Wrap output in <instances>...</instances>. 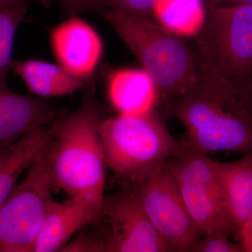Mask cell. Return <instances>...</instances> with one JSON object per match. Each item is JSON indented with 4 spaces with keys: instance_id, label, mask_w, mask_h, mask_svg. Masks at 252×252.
<instances>
[{
    "instance_id": "6da1fadb",
    "label": "cell",
    "mask_w": 252,
    "mask_h": 252,
    "mask_svg": "<svg viewBox=\"0 0 252 252\" xmlns=\"http://www.w3.org/2000/svg\"><path fill=\"white\" fill-rule=\"evenodd\" d=\"M167 115L180 121L186 142L200 152H252V121L238 91L200 60L196 84Z\"/></svg>"
},
{
    "instance_id": "7a4b0ae2",
    "label": "cell",
    "mask_w": 252,
    "mask_h": 252,
    "mask_svg": "<svg viewBox=\"0 0 252 252\" xmlns=\"http://www.w3.org/2000/svg\"><path fill=\"white\" fill-rule=\"evenodd\" d=\"M99 13L152 78L158 91V109L167 115L198 81L200 60L191 43L167 31L153 18L109 10Z\"/></svg>"
},
{
    "instance_id": "3957f363",
    "label": "cell",
    "mask_w": 252,
    "mask_h": 252,
    "mask_svg": "<svg viewBox=\"0 0 252 252\" xmlns=\"http://www.w3.org/2000/svg\"><path fill=\"white\" fill-rule=\"evenodd\" d=\"M93 89L86 91L76 112L63 114L52 127L50 150L53 188L69 197L86 195L102 202L105 166L99 125L103 119Z\"/></svg>"
},
{
    "instance_id": "277c9868",
    "label": "cell",
    "mask_w": 252,
    "mask_h": 252,
    "mask_svg": "<svg viewBox=\"0 0 252 252\" xmlns=\"http://www.w3.org/2000/svg\"><path fill=\"white\" fill-rule=\"evenodd\" d=\"M99 137L106 165L124 185L142 180L187 145L186 141L176 140L170 133L157 110L103 119Z\"/></svg>"
},
{
    "instance_id": "5b68a950",
    "label": "cell",
    "mask_w": 252,
    "mask_h": 252,
    "mask_svg": "<svg viewBox=\"0 0 252 252\" xmlns=\"http://www.w3.org/2000/svg\"><path fill=\"white\" fill-rule=\"evenodd\" d=\"M199 59L239 92L252 76V4L208 9L200 34L191 39Z\"/></svg>"
},
{
    "instance_id": "8992f818",
    "label": "cell",
    "mask_w": 252,
    "mask_h": 252,
    "mask_svg": "<svg viewBox=\"0 0 252 252\" xmlns=\"http://www.w3.org/2000/svg\"><path fill=\"white\" fill-rule=\"evenodd\" d=\"M51 144L33 161L26 177L15 186L0 207V252H33L54 200L51 195Z\"/></svg>"
},
{
    "instance_id": "52a82bcc",
    "label": "cell",
    "mask_w": 252,
    "mask_h": 252,
    "mask_svg": "<svg viewBox=\"0 0 252 252\" xmlns=\"http://www.w3.org/2000/svg\"><path fill=\"white\" fill-rule=\"evenodd\" d=\"M166 163L200 234L221 233L236 236L238 228L228 211L212 159L187 142L183 151Z\"/></svg>"
},
{
    "instance_id": "ba28073f",
    "label": "cell",
    "mask_w": 252,
    "mask_h": 252,
    "mask_svg": "<svg viewBox=\"0 0 252 252\" xmlns=\"http://www.w3.org/2000/svg\"><path fill=\"white\" fill-rule=\"evenodd\" d=\"M135 194L170 252H187L202 236L194 223L166 162L142 180L124 185Z\"/></svg>"
},
{
    "instance_id": "9c48e42d",
    "label": "cell",
    "mask_w": 252,
    "mask_h": 252,
    "mask_svg": "<svg viewBox=\"0 0 252 252\" xmlns=\"http://www.w3.org/2000/svg\"><path fill=\"white\" fill-rule=\"evenodd\" d=\"M124 188L102 200V228L92 233L97 252H170L135 194Z\"/></svg>"
},
{
    "instance_id": "30bf717a",
    "label": "cell",
    "mask_w": 252,
    "mask_h": 252,
    "mask_svg": "<svg viewBox=\"0 0 252 252\" xmlns=\"http://www.w3.org/2000/svg\"><path fill=\"white\" fill-rule=\"evenodd\" d=\"M50 42L60 65L72 75L87 80L102 59V39L90 24L77 16L53 28Z\"/></svg>"
},
{
    "instance_id": "8fae6325",
    "label": "cell",
    "mask_w": 252,
    "mask_h": 252,
    "mask_svg": "<svg viewBox=\"0 0 252 252\" xmlns=\"http://www.w3.org/2000/svg\"><path fill=\"white\" fill-rule=\"evenodd\" d=\"M63 114L43 98L17 94L0 84V161L26 133L52 125Z\"/></svg>"
},
{
    "instance_id": "7c38bea8",
    "label": "cell",
    "mask_w": 252,
    "mask_h": 252,
    "mask_svg": "<svg viewBox=\"0 0 252 252\" xmlns=\"http://www.w3.org/2000/svg\"><path fill=\"white\" fill-rule=\"evenodd\" d=\"M102 202L89 195L70 197L63 203H51L33 252H61L77 232L101 216Z\"/></svg>"
},
{
    "instance_id": "4fadbf2b",
    "label": "cell",
    "mask_w": 252,
    "mask_h": 252,
    "mask_svg": "<svg viewBox=\"0 0 252 252\" xmlns=\"http://www.w3.org/2000/svg\"><path fill=\"white\" fill-rule=\"evenodd\" d=\"M107 90L109 101L119 114L140 115L157 110L158 91L143 68H127L112 73Z\"/></svg>"
},
{
    "instance_id": "5bb4252c",
    "label": "cell",
    "mask_w": 252,
    "mask_h": 252,
    "mask_svg": "<svg viewBox=\"0 0 252 252\" xmlns=\"http://www.w3.org/2000/svg\"><path fill=\"white\" fill-rule=\"evenodd\" d=\"M212 165L228 211L240 230L252 212V152L234 162L212 160Z\"/></svg>"
},
{
    "instance_id": "9a60e30c",
    "label": "cell",
    "mask_w": 252,
    "mask_h": 252,
    "mask_svg": "<svg viewBox=\"0 0 252 252\" xmlns=\"http://www.w3.org/2000/svg\"><path fill=\"white\" fill-rule=\"evenodd\" d=\"M12 69L32 94L42 98L74 94L86 84V80L72 75L59 64L39 60H14Z\"/></svg>"
},
{
    "instance_id": "2e32d148",
    "label": "cell",
    "mask_w": 252,
    "mask_h": 252,
    "mask_svg": "<svg viewBox=\"0 0 252 252\" xmlns=\"http://www.w3.org/2000/svg\"><path fill=\"white\" fill-rule=\"evenodd\" d=\"M52 126L30 131L14 144L0 161V207L6 201L21 174L54 139Z\"/></svg>"
},
{
    "instance_id": "e0dca14e",
    "label": "cell",
    "mask_w": 252,
    "mask_h": 252,
    "mask_svg": "<svg viewBox=\"0 0 252 252\" xmlns=\"http://www.w3.org/2000/svg\"><path fill=\"white\" fill-rule=\"evenodd\" d=\"M207 13L205 0H156L153 18L176 35L193 39L203 30Z\"/></svg>"
},
{
    "instance_id": "ac0fdd59",
    "label": "cell",
    "mask_w": 252,
    "mask_h": 252,
    "mask_svg": "<svg viewBox=\"0 0 252 252\" xmlns=\"http://www.w3.org/2000/svg\"><path fill=\"white\" fill-rule=\"evenodd\" d=\"M28 2H18L0 9V84H6L12 69V54L18 27L27 14Z\"/></svg>"
},
{
    "instance_id": "d6986e66",
    "label": "cell",
    "mask_w": 252,
    "mask_h": 252,
    "mask_svg": "<svg viewBox=\"0 0 252 252\" xmlns=\"http://www.w3.org/2000/svg\"><path fill=\"white\" fill-rule=\"evenodd\" d=\"M94 1L98 12L102 10H109L130 16L153 18L156 0H94Z\"/></svg>"
},
{
    "instance_id": "ffe728a7",
    "label": "cell",
    "mask_w": 252,
    "mask_h": 252,
    "mask_svg": "<svg viewBox=\"0 0 252 252\" xmlns=\"http://www.w3.org/2000/svg\"><path fill=\"white\" fill-rule=\"evenodd\" d=\"M192 245L189 252H245L241 244L230 241L229 235L221 233L203 235Z\"/></svg>"
},
{
    "instance_id": "44dd1931",
    "label": "cell",
    "mask_w": 252,
    "mask_h": 252,
    "mask_svg": "<svg viewBox=\"0 0 252 252\" xmlns=\"http://www.w3.org/2000/svg\"><path fill=\"white\" fill-rule=\"evenodd\" d=\"M46 1V0H43ZM70 16H78L88 11H97L94 0H56Z\"/></svg>"
},
{
    "instance_id": "7402d4cb",
    "label": "cell",
    "mask_w": 252,
    "mask_h": 252,
    "mask_svg": "<svg viewBox=\"0 0 252 252\" xmlns=\"http://www.w3.org/2000/svg\"><path fill=\"white\" fill-rule=\"evenodd\" d=\"M235 238L241 244L245 252H252V212Z\"/></svg>"
},
{
    "instance_id": "603a6c76",
    "label": "cell",
    "mask_w": 252,
    "mask_h": 252,
    "mask_svg": "<svg viewBox=\"0 0 252 252\" xmlns=\"http://www.w3.org/2000/svg\"><path fill=\"white\" fill-rule=\"evenodd\" d=\"M240 101L252 121V76L248 82L238 92Z\"/></svg>"
},
{
    "instance_id": "cb8c5ba5",
    "label": "cell",
    "mask_w": 252,
    "mask_h": 252,
    "mask_svg": "<svg viewBox=\"0 0 252 252\" xmlns=\"http://www.w3.org/2000/svg\"><path fill=\"white\" fill-rule=\"evenodd\" d=\"M207 9H212L217 6L225 4H252V0H205Z\"/></svg>"
},
{
    "instance_id": "d4e9b609",
    "label": "cell",
    "mask_w": 252,
    "mask_h": 252,
    "mask_svg": "<svg viewBox=\"0 0 252 252\" xmlns=\"http://www.w3.org/2000/svg\"><path fill=\"white\" fill-rule=\"evenodd\" d=\"M32 0H0V9L8 6V5L15 4L18 2H29Z\"/></svg>"
}]
</instances>
